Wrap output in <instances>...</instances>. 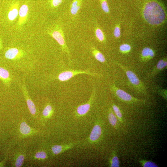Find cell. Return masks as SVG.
Returning a JSON list of instances; mask_svg holds the SVG:
<instances>
[{"label": "cell", "mask_w": 167, "mask_h": 167, "mask_svg": "<svg viewBox=\"0 0 167 167\" xmlns=\"http://www.w3.org/2000/svg\"><path fill=\"white\" fill-rule=\"evenodd\" d=\"M143 14L145 20L152 25L162 23L165 18V12L161 6L154 2L148 3L145 6Z\"/></svg>", "instance_id": "6da1fadb"}, {"label": "cell", "mask_w": 167, "mask_h": 167, "mask_svg": "<svg viewBox=\"0 0 167 167\" xmlns=\"http://www.w3.org/2000/svg\"><path fill=\"white\" fill-rule=\"evenodd\" d=\"M117 64L125 73L130 82L132 85L137 88L142 90H145L144 85L140 80L137 75L132 71L128 69L127 67L118 63Z\"/></svg>", "instance_id": "7a4b0ae2"}, {"label": "cell", "mask_w": 167, "mask_h": 167, "mask_svg": "<svg viewBox=\"0 0 167 167\" xmlns=\"http://www.w3.org/2000/svg\"><path fill=\"white\" fill-rule=\"evenodd\" d=\"M111 88L117 96L122 101L128 102L143 101L133 97L124 91L118 88L114 84L111 85Z\"/></svg>", "instance_id": "3957f363"}, {"label": "cell", "mask_w": 167, "mask_h": 167, "mask_svg": "<svg viewBox=\"0 0 167 167\" xmlns=\"http://www.w3.org/2000/svg\"><path fill=\"white\" fill-rule=\"evenodd\" d=\"M81 73H84L92 75H97V74L87 71H67L60 73L58 76V79L62 81H65L70 79L74 76Z\"/></svg>", "instance_id": "277c9868"}, {"label": "cell", "mask_w": 167, "mask_h": 167, "mask_svg": "<svg viewBox=\"0 0 167 167\" xmlns=\"http://www.w3.org/2000/svg\"><path fill=\"white\" fill-rule=\"evenodd\" d=\"M167 62L166 59H161L157 62L156 66L148 74V77L151 78L162 70L167 68Z\"/></svg>", "instance_id": "5b68a950"}, {"label": "cell", "mask_w": 167, "mask_h": 167, "mask_svg": "<svg viewBox=\"0 0 167 167\" xmlns=\"http://www.w3.org/2000/svg\"><path fill=\"white\" fill-rule=\"evenodd\" d=\"M52 36L62 46V49L67 54H69L68 48L65 42L62 32L60 31H55L52 33Z\"/></svg>", "instance_id": "8992f818"}, {"label": "cell", "mask_w": 167, "mask_h": 167, "mask_svg": "<svg viewBox=\"0 0 167 167\" xmlns=\"http://www.w3.org/2000/svg\"><path fill=\"white\" fill-rule=\"evenodd\" d=\"M20 86L26 101L27 105L30 112L32 115H34L35 114L36 112L35 105L29 96L25 86L23 84L21 85Z\"/></svg>", "instance_id": "52a82bcc"}, {"label": "cell", "mask_w": 167, "mask_h": 167, "mask_svg": "<svg viewBox=\"0 0 167 167\" xmlns=\"http://www.w3.org/2000/svg\"><path fill=\"white\" fill-rule=\"evenodd\" d=\"M0 79L6 86L9 87L12 81L11 78L8 71L0 67Z\"/></svg>", "instance_id": "ba28073f"}, {"label": "cell", "mask_w": 167, "mask_h": 167, "mask_svg": "<svg viewBox=\"0 0 167 167\" xmlns=\"http://www.w3.org/2000/svg\"><path fill=\"white\" fill-rule=\"evenodd\" d=\"M19 130L21 135L24 136L31 135L36 133L37 131L31 128L24 121L22 122L20 126Z\"/></svg>", "instance_id": "9c48e42d"}, {"label": "cell", "mask_w": 167, "mask_h": 167, "mask_svg": "<svg viewBox=\"0 0 167 167\" xmlns=\"http://www.w3.org/2000/svg\"><path fill=\"white\" fill-rule=\"evenodd\" d=\"M101 133V129L100 125H95L92 131L89 136L91 141H95L97 140L100 137Z\"/></svg>", "instance_id": "30bf717a"}, {"label": "cell", "mask_w": 167, "mask_h": 167, "mask_svg": "<svg viewBox=\"0 0 167 167\" xmlns=\"http://www.w3.org/2000/svg\"><path fill=\"white\" fill-rule=\"evenodd\" d=\"M82 3V0H73L70 8V12L73 15L77 14Z\"/></svg>", "instance_id": "8fae6325"}, {"label": "cell", "mask_w": 167, "mask_h": 167, "mask_svg": "<svg viewBox=\"0 0 167 167\" xmlns=\"http://www.w3.org/2000/svg\"><path fill=\"white\" fill-rule=\"evenodd\" d=\"M19 51L18 49L12 48L8 49L5 53L6 57L9 59H13L16 58L19 55Z\"/></svg>", "instance_id": "7c38bea8"}, {"label": "cell", "mask_w": 167, "mask_h": 167, "mask_svg": "<svg viewBox=\"0 0 167 167\" xmlns=\"http://www.w3.org/2000/svg\"><path fill=\"white\" fill-rule=\"evenodd\" d=\"M91 107L90 103L89 102L79 106L77 109V113L80 115L86 114L89 110Z\"/></svg>", "instance_id": "4fadbf2b"}, {"label": "cell", "mask_w": 167, "mask_h": 167, "mask_svg": "<svg viewBox=\"0 0 167 167\" xmlns=\"http://www.w3.org/2000/svg\"><path fill=\"white\" fill-rule=\"evenodd\" d=\"M154 53L152 49L148 47H145L142 50V55L144 59H148L154 56Z\"/></svg>", "instance_id": "5bb4252c"}, {"label": "cell", "mask_w": 167, "mask_h": 167, "mask_svg": "<svg viewBox=\"0 0 167 167\" xmlns=\"http://www.w3.org/2000/svg\"><path fill=\"white\" fill-rule=\"evenodd\" d=\"M92 53L95 58L97 61L102 63L105 62V57L100 52L93 48L92 49Z\"/></svg>", "instance_id": "9a60e30c"}, {"label": "cell", "mask_w": 167, "mask_h": 167, "mask_svg": "<svg viewBox=\"0 0 167 167\" xmlns=\"http://www.w3.org/2000/svg\"><path fill=\"white\" fill-rule=\"evenodd\" d=\"M53 112V109L52 106L49 104H47L43 109L42 115L45 118H49Z\"/></svg>", "instance_id": "2e32d148"}, {"label": "cell", "mask_w": 167, "mask_h": 167, "mask_svg": "<svg viewBox=\"0 0 167 167\" xmlns=\"http://www.w3.org/2000/svg\"><path fill=\"white\" fill-rule=\"evenodd\" d=\"M108 120L110 124L112 126L115 127L117 125V118L111 110L108 114Z\"/></svg>", "instance_id": "e0dca14e"}, {"label": "cell", "mask_w": 167, "mask_h": 167, "mask_svg": "<svg viewBox=\"0 0 167 167\" xmlns=\"http://www.w3.org/2000/svg\"><path fill=\"white\" fill-rule=\"evenodd\" d=\"M69 146H63L60 145H55L52 148L53 152L55 154H58L61 153L64 150L68 148Z\"/></svg>", "instance_id": "ac0fdd59"}, {"label": "cell", "mask_w": 167, "mask_h": 167, "mask_svg": "<svg viewBox=\"0 0 167 167\" xmlns=\"http://www.w3.org/2000/svg\"><path fill=\"white\" fill-rule=\"evenodd\" d=\"M112 106L114 113L118 120L122 122V116L119 108L114 104H113Z\"/></svg>", "instance_id": "d6986e66"}, {"label": "cell", "mask_w": 167, "mask_h": 167, "mask_svg": "<svg viewBox=\"0 0 167 167\" xmlns=\"http://www.w3.org/2000/svg\"><path fill=\"white\" fill-rule=\"evenodd\" d=\"M24 159V155L23 154H19L16 158L15 163V166L19 167L22 166Z\"/></svg>", "instance_id": "ffe728a7"}, {"label": "cell", "mask_w": 167, "mask_h": 167, "mask_svg": "<svg viewBox=\"0 0 167 167\" xmlns=\"http://www.w3.org/2000/svg\"><path fill=\"white\" fill-rule=\"evenodd\" d=\"M140 163L143 167H157L158 165L155 163L150 161L141 160Z\"/></svg>", "instance_id": "44dd1931"}, {"label": "cell", "mask_w": 167, "mask_h": 167, "mask_svg": "<svg viewBox=\"0 0 167 167\" xmlns=\"http://www.w3.org/2000/svg\"><path fill=\"white\" fill-rule=\"evenodd\" d=\"M110 166L111 167H118L119 166V161L118 157L114 154L110 161Z\"/></svg>", "instance_id": "7402d4cb"}, {"label": "cell", "mask_w": 167, "mask_h": 167, "mask_svg": "<svg viewBox=\"0 0 167 167\" xmlns=\"http://www.w3.org/2000/svg\"><path fill=\"white\" fill-rule=\"evenodd\" d=\"M96 36L100 41H102L104 40V36L102 30L99 28H96L95 31Z\"/></svg>", "instance_id": "603a6c76"}, {"label": "cell", "mask_w": 167, "mask_h": 167, "mask_svg": "<svg viewBox=\"0 0 167 167\" xmlns=\"http://www.w3.org/2000/svg\"><path fill=\"white\" fill-rule=\"evenodd\" d=\"M155 91L156 92L162 96L165 100L167 99L166 89L161 88L158 87H155L154 88Z\"/></svg>", "instance_id": "cb8c5ba5"}, {"label": "cell", "mask_w": 167, "mask_h": 167, "mask_svg": "<svg viewBox=\"0 0 167 167\" xmlns=\"http://www.w3.org/2000/svg\"><path fill=\"white\" fill-rule=\"evenodd\" d=\"M18 13V11L16 8H14L10 11L8 15V18L10 20L14 19Z\"/></svg>", "instance_id": "d4e9b609"}, {"label": "cell", "mask_w": 167, "mask_h": 167, "mask_svg": "<svg viewBox=\"0 0 167 167\" xmlns=\"http://www.w3.org/2000/svg\"><path fill=\"white\" fill-rule=\"evenodd\" d=\"M28 10V6L26 5H23L20 7L19 10V15L21 17L25 16Z\"/></svg>", "instance_id": "484cf974"}, {"label": "cell", "mask_w": 167, "mask_h": 167, "mask_svg": "<svg viewBox=\"0 0 167 167\" xmlns=\"http://www.w3.org/2000/svg\"><path fill=\"white\" fill-rule=\"evenodd\" d=\"M35 157L36 158L39 159H44L47 157L46 153L44 151H41L36 153Z\"/></svg>", "instance_id": "4316f807"}, {"label": "cell", "mask_w": 167, "mask_h": 167, "mask_svg": "<svg viewBox=\"0 0 167 167\" xmlns=\"http://www.w3.org/2000/svg\"><path fill=\"white\" fill-rule=\"evenodd\" d=\"M119 49L121 52L123 53H126L130 51L131 47L129 44H124L121 45Z\"/></svg>", "instance_id": "83f0119b"}, {"label": "cell", "mask_w": 167, "mask_h": 167, "mask_svg": "<svg viewBox=\"0 0 167 167\" xmlns=\"http://www.w3.org/2000/svg\"><path fill=\"white\" fill-rule=\"evenodd\" d=\"M102 9L105 13H108L109 11V8L107 3L106 0L101 2Z\"/></svg>", "instance_id": "f1b7e54d"}, {"label": "cell", "mask_w": 167, "mask_h": 167, "mask_svg": "<svg viewBox=\"0 0 167 167\" xmlns=\"http://www.w3.org/2000/svg\"><path fill=\"white\" fill-rule=\"evenodd\" d=\"M114 35L116 37H118L120 35V30L119 27H117L115 28L114 30Z\"/></svg>", "instance_id": "f546056e"}, {"label": "cell", "mask_w": 167, "mask_h": 167, "mask_svg": "<svg viewBox=\"0 0 167 167\" xmlns=\"http://www.w3.org/2000/svg\"><path fill=\"white\" fill-rule=\"evenodd\" d=\"M63 0H52V3L54 7H57L60 5Z\"/></svg>", "instance_id": "4dcf8cb0"}]
</instances>
